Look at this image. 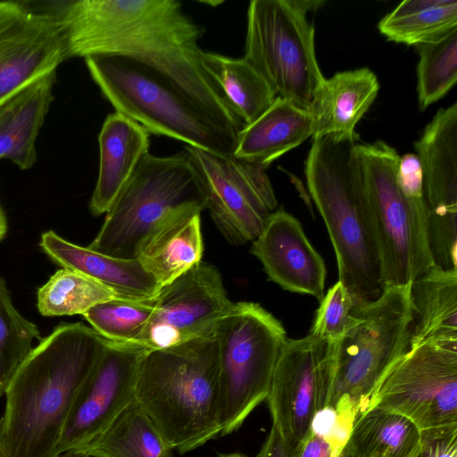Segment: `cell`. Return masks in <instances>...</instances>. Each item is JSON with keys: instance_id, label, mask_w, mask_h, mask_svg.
<instances>
[{"instance_id": "cell-1", "label": "cell", "mask_w": 457, "mask_h": 457, "mask_svg": "<svg viewBox=\"0 0 457 457\" xmlns=\"http://www.w3.org/2000/svg\"><path fill=\"white\" fill-rule=\"evenodd\" d=\"M66 58L121 54L142 60L185 91L222 129L245 123L203 65L204 28L177 0H70L48 3Z\"/></svg>"}, {"instance_id": "cell-2", "label": "cell", "mask_w": 457, "mask_h": 457, "mask_svg": "<svg viewBox=\"0 0 457 457\" xmlns=\"http://www.w3.org/2000/svg\"><path fill=\"white\" fill-rule=\"evenodd\" d=\"M107 345L91 327L62 323L32 349L5 391L3 457H59L72 404Z\"/></svg>"}, {"instance_id": "cell-38", "label": "cell", "mask_w": 457, "mask_h": 457, "mask_svg": "<svg viewBox=\"0 0 457 457\" xmlns=\"http://www.w3.org/2000/svg\"><path fill=\"white\" fill-rule=\"evenodd\" d=\"M295 448L284 440L274 427L255 457H293Z\"/></svg>"}, {"instance_id": "cell-35", "label": "cell", "mask_w": 457, "mask_h": 457, "mask_svg": "<svg viewBox=\"0 0 457 457\" xmlns=\"http://www.w3.org/2000/svg\"><path fill=\"white\" fill-rule=\"evenodd\" d=\"M353 427V421L325 406L313 415L310 433L325 439L337 455L347 444Z\"/></svg>"}, {"instance_id": "cell-30", "label": "cell", "mask_w": 457, "mask_h": 457, "mask_svg": "<svg viewBox=\"0 0 457 457\" xmlns=\"http://www.w3.org/2000/svg\"><path fill=\"white\" fill-rule=\"evenodd\" d=\"M114 297L112 290L95 279L62 268L38 288L37 305L46 317L83 315L96 304Z\"/></svg>"}, {"instance_id": "cell-24", "label": "cell", "mask_w": 457, "mask_h": 457, "mask_svg": "<svg viewBox=\"0 0 457 457\" xmlns=\"http://www.w3.org/2000/svg\"><path fill=\"white\" fill-rule=\"evenodd\" d=\"M56 71L37 79L0 106V160L21 170L37 162L36 142L54 99Z\"/></svg>"}, {"instance_id": "cell-6", "label": "cell", "mask_w": 457, "mask_h": 457, "mask_svg": "<svg viewBox=\"0 0 457 457\" xmlns=\"http://www.w3.org/2000/svg\"><path fill=\"white\" fill-rule=\"evenodd\" d=\"M104 97L149 133L233 155L237 137L216 123L185 91L149 63L121 54L85 58Z\"/></svg>"}, {"instance_id": "cell-12", "label": "cell", "mask_w": 457, "mask_h": 457, "mask_svg": "<svg viewBox=\"0 0 457 457\" xmlns=\"http://www.w3.org/2000/svg\"><path fill=\"white\" fill-rule=\"evenodd\" d=\"M199 180L205 209L232 245L253 241L278 209L266 169L234 155L185 145Z\"/></svg>"}, {"instance_id": "cell-15", "label": "cell", "mask_w": 457, "mask_h": 457, "mask_svg": "<svg viewBox=\"0 0 457 457\" xmlns=\"http://www.w3.org/2000/svg\"><path fill=\"white\" fill-rule=\"evenodd\" d=\"M66 59L58 23L45 7L0 1V106Z\"/></svg>"}, {"instance_id": "cell-19", "label": "cell", "mask_w": 457, "mask_h": 457, "mask_svg": "<svg viewBox=\"0 0 457 457\" xmlns=\"http://www.w3.org/2000/svg\"><path fill=\"white\" fill-rule=\"evenodd\" d=\"M99 172L89 210L106 213L122 188L149 153L150 133L137 121L115 112L104 120L98 135Z\"/></svg>"}, {"instance_id": "cell-28", "label": "cell", "mask_w": 457, "mask_h": 457, "mask_svg": "<svg viewBox=\"0 0 457 457\" xmlns=\"http://www.w3.org/2000/svg\"><path fill=\"white\" fill-rule=\"evenodd\" d=\"M347 444L355 457H412L420 431L408 418L374 407L354 422Z\"/></svg>"}, {"instance_id": "cell-16", "label": "cell", "mask_w": 457, "mask_h": 457, "mask_svg": "<svg viewBox=\"0 0 457 457\" xmlns=\"http://www.w3.org/2000/svg\"><path fill=\"white\" fill-rule=\"evenodd\" d=\"M145 352L138 345L107 341L72 404L58 443V456L95 438L135 398Z\"/></svg>"}, {"instance_id": "cell-43", "label": "cell", "mask_w": 457, "mask_h": 457, "mask_svg": "<svg viewBox=\"0 0 457 457\" xmlns=\"http://www.w3.org/2000/svg\"><path fill=\"white\" fill-rule=\"evenodd\" d=\"M412 457H420V451L416 454H414Z\"/></svg>"}, {"instance_id": "cell-14", "label": "cell", "mask_w": 457, "mask_h": 457, "mask_svg": "<svg viewBox=\"0 0 457 457\" xmlns=\"http://www.w3.org/2000/svg\"><path fill=\"white\" fill-rule=\"evenodd\" d=\"M327 343L307 335L287 338L278 358L266 402L274 427L295 448L310 434L328 398Z\"/></svg>"}, {"instance_id": "cell-27", "label": "cell", "mask_w": 457, "mask_h": 457, "mask_svg": "<svg viewBox=\"0 0 457 457\" xmlns=\"http://www.w3.org/2000/svg\"><path fill=\"white\" fill-rule=\"evenodd\" d=\"M202 61L245 126L260 117L277 98L267 81L244 58L204 52Z\"/></svg>"}, {"instance_id": "cell-8", "label": "cell", "mask_w": 457, "mask_h": 457, "mask_svg": "<svg viewBox=\"0 0 457 457\" xmlns=\"http://www.w3.org/2000/svg\"><path fill=\"white\" fill-rule=\"evenodd\" d=\"M220 436L237 430L269 394L279 353L287 340L282 323L261 304L235 303L219 322Z\"/></svg>"}, {"instance_id": "cell-10", "label": "cell", "mask_w": 457, "mask_h": 457, "mask_svg": "<svg viewBox=\"0 0 457 457\" xmlns=\"http://www.w3.org/2000/svg\"><path fill=\"white\" fill-rule=\"evenodd\" d=\"M385 287L410 285L434 265L427 237L428 207L403 192L400 155L382 140L358 144Z\"/></svg>"}, {"instance_id": "cell-21", "label": "cell", "mask_w": 457, "mask_h": 457, "mask_svg": "<svg viewBox=\"0 0 457 457\" xmlns=\"http://www.w3.org/2000/svg\"><path fill=\"white\" fill-rule=\"evenodd\" d=\"M202 212L187 208L173 213L143 244L137 259L161 287L202 262Z\"/></svg>"}, {"instance_id": "cell-37", "label": "cell", "mask_w": 457, "mask_h": 457, "mask_svg": "<svg viewBox=\"0 0 457 457\" xmlns=\"http://www.w3.org/2000/svg\"><path fill=\"white\" fill-rule=\"evenodd\" d=\"M330 445L322 437L312 433L299 444L294 451L293 457H335Z\"/></svg>"}, {"instance_id": "cell-9", "label": "cell", "mask_w": 457, "mask_h": 457, "mask_svg": "<svg viewBox=\"0 0 457 457\" xmlns=\"http://www.w3.org/2000/svg\"><path fill=\"white\" fill-rule=\"evenodd\" d=\"M323 1L253 0L247 10L244 59L277 96L311 110L323 76L307 12Z\"/></svg>"}, {"instance_id": "cell-20", "label": "cell", "mask_w": 457, "mask_h": 457, "mask_svg": "<svg viewBox=\"0 0 457 457\" xmlns=\"http://www.w3.org/2000/svg\"><path fill=\"white\" fill-rule=\"evenodd\" d=\"M45 253L62 268L80 272L112 290L117 297L154 298L161 289L137 259L112 257L67 241L53 230L41 235Z\"/></svg>"}, {"instance_id": "cell-5", "label": "cell", "mask_w": 457, "mask_h": 457, "mask_svg": "<svg viewBox=\"0 0 457 457\" xmlns=\"http://www.w3.org/2000/svg\"><path fill=\"white\" fill-rule=\"evenodd\" d=\"M410 285L385 287L378 299L358 304L357 322L340 339L327 344L325 406L353 424L370 409L385 374L409 350Z\"/></svg>"}, {"instance_id": "cell-31", "label": "cell", "mask_w": 457, "mask_h": 457, "mask_svg": "<svg viewBox=\"0 0 457 457\" xmlns=\"http://www.w3.org/2000/svg\"><path fill=\"white\" fill-rule=\"evenodd\" d=\"M420 110L445 96L457 81V27L415 46Z\"/></svg>"}, {"instance_id": "cell-33", "label": "cell", "mask_w": 457, "mask_h": 457, "mask_svg": "<svg viewBox=\"0 0 457 457\" xmlns=\"http://www.w3.org/2000/svg\"><path fill=\"white\" fill-rule=\"evenodd\" d=\"M36 339H42L37 326L17 311L6 282L0 277V396L32 351Z\"/></svg>"}, {"instance_id": "cell-44", "label": "cell", "mask_w": 457, "mask_h": 457, "mask_svg": "<svg viewBox=\"0 0 457 457\" xmlns=\"http://www.w3.org/2000/svg\"><path fill=\"white\" fill-rule=\"evenodd\" d=\"M0 457H3V453H2V451H1V447H0Z\"/></svg>"}, {"instance_id": "cell-13", "label": "cell", "mask_w": 457, "mask_h": 457, "mask_svg": "<svg viewBox=\"0 0 457 457\" xmlns=\"http://www.w3.org/2000/svg\"><path fill=\"white\" fill-rule=\"evenodd\" d=\"M234 303L220 271L202 261L161 287L139 345L155 350L214 336L219 322Z\"/></svg>"}, {"instance_id": "cell-41", "label": "cell", "mask_w": 457, "mask_h": 457, "mask_svg": "<svg viewBox=\"0 0 457 457\" xmlns=\"http://www.w3.org/2000/svg\"><path fill=\"white\" fill-rule=\"evenodd\" d=\"M335 457H355L353 453L348 444L345 445V447L340 451V453Z\"/></svg>"}, {"instance_id": "cell-26", "label": "cell", "mask_w": 457, "mask_h": 457, "mask_svg": "<svg viewBox=\"0 0 457 457\" xmlns=\"http://www.w3.org/2000/svg\"><path fill=\"white\" fill-rule=\"evenodd\" d=\"M72 450L90 457H172L173 451L136 398L99 435Z\"/></svg>"}, {"instance_id": "cell-34", "label": "cell", "mask_w": 457, "mask_h": 457, "mask_svg": "<svg viewBox=\"0 0 457 457\" xmlns=\"http://www.w3.org/2000/svg\"><path fill=\"white\" fill-rule=\"evenodd\" d=\"M357 305L349 290L337 281L320 299L309 334L327 344L335 343L357 322Z\"/></svg>"}, {"instance_id": "cell-25", "label": "cell", "mask_w": 457, "mask_h": 457, "mask_svg": "<svg viewBox=\"0 0 457 457\" xmlns=\"http://www.w3.org/2000/svg\"><path fill=\"white\" fill-rule=\"evenodd\" d=\"M410 347L426 341L457 342V270L433 265L410 285Z\"/></svg>"}, {"instance_id": "cell-36", "label": "cell", "mask_w": 457, "mask_h": 457, "mask_svg": "<svg viewBox=\"0 0 457 457\" xmlns=\"http://www.w3.org/2000/svg\"><path fill=\"white\" fill-rule=\"evenodd\" d=\"M420 457H457V426L420 432Z\"/></svg>"}, {"instance_id": "cell-29", "label": "cell", "mask_w": 457, "mask_h": 457, "mask_svg": "<svg viewBox=\"0 0 457 457\" xmlns=\"http://www.w3.org/2000/svg\"><path fill=\"white\" fill-rule=\"evenodd\" d=\"M456 27V0H405L378 25L387 40L414 46Z\"/></svg>"}, {"instance_id": "cell-11", "label": "cell", "mask_w": 457, "mask_h": 457, "mask_svg": "<svg viewBox=\"0 0 457 457\" xmlns=\"http://www.w3.org/2000/svg\"><path fill=\"white\" fill-rule=\"evenodd\" d=\"M374 407L408 418L420 432L457 426V342L409 348L376 388Z\"/></svg>"}, {"instance_id": "cell-32", "label": "cell", "mask_w": 457, "mask_h": 457, "mask_svg": "<svg viewBox=\"0 0 457 457\" xmlns=\"http://www.w3.org/2000/svg\"><path fill=\"white\" fill-rule=\"evenodd\" d=\"M154 298L137 300L114 297L96 304L82 316L105 340L140 345L154 309Z\"/></svg>"}, {"instance_id": "cell-23", "label": "cell", "mask_w": 457, "mask_h": 457, "mask_svg": "<svg viewBox=\"0 0 457 457\" xmlns=\"http://www.w3.org/2000/svg\"><path fill=\"white\" fill-rule=\"evenodd\" d=\"M379 89L375 73L368 68L337 72L324 79L311 107L312 137L352 135L374 102Z\"/></svg>"}, {"instance_id": "cell-7", "label": "cell", "mask_w": 457, "mask_h": 457, "mask_svg": "<svg viewBox=\"0 0 457 457\" xmlns=\"http://www.w3.org/2000/svg\"><path fill=\"white\" fill-rule=\"evenodd\" d=\"M187 208L204 211L205 201L187 152L166 157L148 153L106 212L87 247L115 258L137 259L155 228Z\"/></svg>"}, {"instance_id": "cell-42", "label": "cell", "mask_w": 457, "mask_h": 457, "mask_svg": "<svg viewBox=\"0 0 457 457\" xmlns=\"http://www.w3.org/2000/svg\"><path fill=\"white\" fill-rule=\"evenodd\" d=\"M217 457H247L245 454L242 453H219Z\"/></svg>"}, {"instance_id": "cell-40", "label": "cell", "mask_w": 457, "mask_h": 457, "mask_svg": "<svg viewBox=\"0 0 457 457\" xmlns=\"http://www.w3.org/2000/svg\"><path fill=\"white\" fill-rule=\"evenodd\" d=\"M59 457H90L89 455L77 451V450H70L63 453H62Z\"/></svg>"}, {"instance_id": "cell-18", "label": "cell", "mask_w": 457, "mask_h": 457, "mask_svg": "<svg viewBox=\"0 0 457 457\" xmlns=\"http://www.w3.org/2000/svg\"><path fill=\"white\" fill-rule=\"evenodd\" d=\"M428 207L427 227L457 223V103L437 111L414 143Z\"/></svg>"}, {"instance_id": "cell-22", "label": "cell", "mask_w": 457, "mask_h": 457, "mask_svg": "<svg viewBox=\"0 0 457 457\" xmlns=\"http://www.w3.org/2000/svg\"><path fill=\"white\" fill-rule=\"evenodd\" d=\"M313 136L311 111L278 97L238 134L234 156L267 169Z\"/></svg>"}, {"instance_id": "cell-3", "label": "cell", "mask_w": 457, "mask_h": 457, "mask_svg": "<svg viewBox=\"0 0 457 457\" xmlns=\"http://www.w3.org/2000/svg\"><path fill=\"white\" fill-rule=\"evenodd\" d=\"M357 136L312 137L304 174L334 248L338 281L361 304L378 299L385 286Z\"/></svg>"}, {"instance_id": "cell-39", "label": "cell", "mask_w": 457, "mask_h": 457, "mask_svg": "<svg viewBox=\"0 0 457 457\" xmlns=\"http://www.w3.org/2000/svg\"><path fill=\"white\" fill-rule=\"evenodd\" d=\"M7 229V219L0 204V242L4 238Z\"/></svg>"}, {"instance_id": "cell-17", "label": "cell", "mask_w": 457, "mask_h": 457, "mask_svg": "<svg viewBox=\"0 0 457 457\" xmlns=\"http://www.w3.org/2000/svg\"><path fill=\"white\" fill-rule=\"evenodd\" d=\"M262 264L268 279L284 290L314 296L324 295L327 276L323 258L306 237L300 221L283 208L264 222L250 249Z\"/></svg>"}, {"instance_id": "cell-4", "label": "cell", "mask_w": 457, "mask_h": 457, "mask_svg": "<svg viewBox=\"0 0 457 457\" xmlns=\"http://www.w3.org/2000/svg\"><path fill=\"white\" fill-rule=\"evenodd\" d=\"M135 398L168 445L184 454L220 435L214 336L146 350Z\"/></svg>"}]
</instances>
